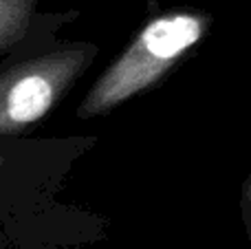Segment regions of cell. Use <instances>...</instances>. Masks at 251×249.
<instances>
[{"mask_svg": "<svg viewBox=\"0 0 251 249\" xmlns=\"http://www.w3.org/2000/svg\"><path fill=\"white\" fill-rule=\"evenodd\" d=\"M91 44H66L0 71V135L38 124L95 60Z\"/></svg>", "mask_w": 251, "mask_h": 249, "instance_id": "obj_2", "label": "cell"}, {"mask_svg": "<svg viewBox=\"0 0 251 249\" xmlns=\"http://www.w3.org/2000/svg\"><path fill=\"white\" fill-rule=\"evenodd\" d=\"M243 219H245V227H247L249 241H251V174L243 183Z\"/></svg>", "mask_w": 251, "mask_h": 249, "instance_id": "obj_4", "label": "cell"}, {"mask_svg": "<svg viewBox=\"0 0 251 249\" xmlns=\"http://www.w3.org/2000/svg\"><path fill=\"white\" fill-rule=\"evenodd\" d=\"M38 0H0V55L25 38Z\"/></svg>", "mask_w": 251, "mask_h": 249, "instance_id": "obj_3", "label": "cell"}, {"mask_svg": "<svg viewBox=\"0 0 251 249\" xmlns=\"http://www.w3.org/2000/svg\"><path fill=\"white\" fill-rule=\"evenodd\" d=\"M203 11H170L152 18L79 104V117H97L161 82L209 31Z\"/></svg>", "mask_w": 251, "mask_h": 249, "instance_id": "obj_1", "label": "cell"}]
</instances>
